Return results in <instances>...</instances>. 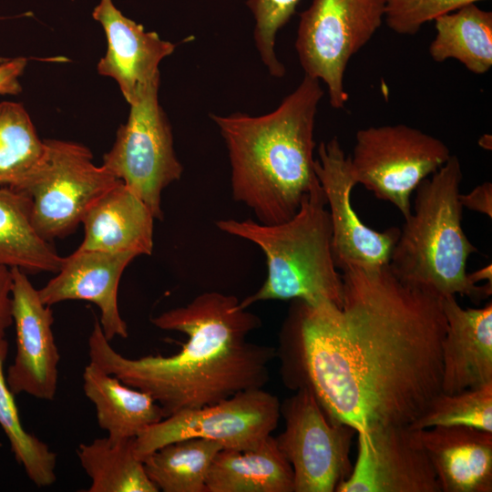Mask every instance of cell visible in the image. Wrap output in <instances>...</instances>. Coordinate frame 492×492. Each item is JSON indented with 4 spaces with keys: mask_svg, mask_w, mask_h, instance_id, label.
Masks as SVG:
<instances>
[{
    "mask_svg": "<svg viewBox=\"0 0 492 492\" xmlns=\"http://www.w3.org/2000/svg\"><path fill=\"white\" fill-rule=\"evenodd\" d=\"M343 271L341 307L292 300L281 334L287 387H308L330 420L356 433L410 425L441 392V298L388 265Z\"/></svg>",
    "mask_w": 492,
    "mask_h": 492,
    "instance_id": "cell-1",
    "label": "cell"
},
{
    "mask_svg": "<svg viewBox=\"0 0 492 492\" xmlns=\"http://www.w3.org/2000/svg\"><path fill=\"white\" fill-rule=\"evenodd\" d=\"M239 302L233 295L209 292L151 318L161 330L187 335L181 350L169 356H123L110 345L97 320L88 338L89 360L125 384L151 395L165 417L262 388L276 353L247 340L261 320L241 309Z\"/></svg>",
    "mask_w": 492,
    "mask_h": 492,
    "instance_id": "cell-2",
    "label": "cell"
},
{
    "mask_svg": "<svg viewBox=\"0 0 492 492\" xmlns=\"http://www.w3.org/2000/svg\"><path fill=\"white\" fill-rule=\"evenodd\" d=\"M323 95L320 81L304 75L268 114H210L228 150L232 198L251 210L257 221L288 220L319 184L314 124Z\"/></svg>",
    "mask_w": 492,
    "mask_h": 492,
    "instance_id": "cell-3",
    "label": "cell"
},
{
    "mask_svg": "<svg viewBox=\"0 0 492 492\" xmlns=\"http://www.w3.org/2000/svg\"><path fill=\"white\" fill-rule=\"evenodd\" d=\"M462 178L459 159L451 155L418 185L388 267L404 283L440 298L460 294L478 302L491 294L492 283L475 284L466 272L477 250L462 228Z\"/></svg>",
    "mask_w": 492,
    "mask_h": 492,
    "instance_id": "cell-4",
    "label": "cell"
},
{
    "mask_svg": "<svg viewBox=\"0 0 492 492\" xmlns=\"http://www.w3.org/2000/svg\"><path fill=\"white\" fill-rule=\"evenodd\" d=\"M216 226L255 243L266 258V279L256 292L239 302L241 309L269 300L341 307L342 274L333 260L331 219L320 183L288 220L264 224L251 219H228L218 220Z\"/></svg>",
    "mask_w": 492,
    "mask_h": 492,
    "instance_id": "cell-5",
    "label": "cell"
},
{
    "mask_svg": "<svg viewBox=\"0 0 492 492\" xmlns=\"http://www.w3.org/2000/svg\"><path fill=\"white\" fill-rule=\"evenodd\" d=\"M45 145L36 165L9 187L28 198L33 225L50 241L73 232L89 208L121 180L96 165L82 144L47 139Z\"/></svg>",
    "mask_w": 492,
    "mask_h": 492,
    "instance_id": "cell-6",
    "label": "cell"
},
{
    "mask_svg": "<svg viewBox=\"0 0 492 492\" xmlns=\"http://www.w3.org/2000/svg\"><path fill=\"white\" fill-rule=\"evenodd\" d=\"M385 0H313L300 14L295 49L304 75L325 84L331 106L348 100L344 73L380 28Z\"/></svg>",
    "mask_w": 492,
    "mask_h": 492,
    "instance_id": "cell-7",
    "label": "cell"
},
{
    "mask_svg": "<svg viewBox=\"0 0 492 492\" xmlns=\"http://www.w3.org/2000/svg\"><path fill=\"white\" fill-rule=\"evenodd\" d=\"M439 138L404 125L369 127L357 131L349 156L357 184L395 205L405 219L418 185L450 158Z\"/></svg>",
    "mask_w": 492,
    "mask_h": 492,
    "instance_id": "cell-8",
    "label": "cell"
},
{
    "mask_svg": "<svg viewBox=\"0 0 492 492\" xmlns=\"http://www.w3.org/2000/svg\"><path fill=\"white\" fill-rule=\"evenodd\" d=\"M159 82L129 104L128 120L120 125L102 165L163 219L162 191L183 173L171 126L159 101Z\"/></svg>",
    "mask_w": 492,
    "mask_h": 492,
    "instance_id": "cell-9",
    "label": "cell"
},
{
    "mask_svg": "<svg viewBox=\"0 0 492 492\" xmlns=\"http://www.w3.org/2000/svg\"><path fill=\"white\" fill-rule=\"evenodd\" d=\"M277 396L262 388L239 392L220 402L187 409L147 427L135 439L143 460L175 441L205 438L222 448L245 450L258 446L276 428L281 415Z\"/></svg>",
    "mask_w": 492,
    "mask_h": 492,
    "instance_id": "cell-10",
    "label": "cell"
},
{
    "mask_svg": "<svg viewBox=\"0 0 492 492\" xmlns=\"http://www.w3.org/2000/svg\"><path fill=\"white\" fill-rule=\"evenodd\" d=\"M285 429L275 437L291 464L294 492H333L352 471L351 442L356 430L333 422L308 387L296 389L280 407Z\"/></svg>",
    "mask_w": 492,
    "mask_h": 492,
    "instance_id": "cell-11",
    "label": "cell"
},
{
    "mask_svg": "<svg viewBox=\"0 0 492 492\" xmlns=\"http://www.w3.org/2000/svg\"><path fill=\"white\" fill-rule=\"evenodd\" d=\"M314 170L330 214L332 249L337 269L387 266L400 229L391 227L377 231L366 226L355 213L351 193L357 182L350 158L345 155L337 137L319 144Z\"/></svg>",
    "mask_w": 492,
    "mask_h": 492,
    "instance_id": "cell-12",
    "label": "cell"
},
{
    "mask_svg": "<svg viewBox=\"0 0 492 492\" xmlns=\"http://www.w3.org/2000/svg\"><path fill=\"white\" fill-rule=\"evenodd\" d=\"M356 434L355 465L336 492H441L417 430L385 425Z\"/></svg>",
    "mask_w": 492,
    "mask_h": 492,
    "instance_id": "cell-13",
    "label": "cell"
},
{
    "mask_svg": "<svg viewBox=\"0 0 492 492\" xmlns=\"http://www.w3.org/2000/svg\"><path fill=\"white\" fill-rule=\"evenodd\" d=\"M11 271L16 348L6 384L15 396L24 393L51 401L56 394L60 360L52 330V310L43 303L26 272L18 268Z\"/></svg>",
    "mask_w": 492,
    "mask_h": 492,
    "instance_id": "cell-14",
    "label": "cell"
},
{
    "mask_svg": "<svg viewBox=\"0 0 492 492\" xmlns=\"http://www.w3.org/2000/svg\"><path fill=\"white\" fill-rule=\"evenodd\" d=\"M132 252L112 253L77 249L64 257L58 272L38 294L47 306L81 300L94 303L100 311V326L109 342L127 338L128 326L120 315L118 290L127 266L136 258Z\"/></svg>",
    "mask_w": 492,
    "mask_h": 492,
    "instance_id": "cell-15",
    "label": "cell"
},
{
    "mask_svg": "<svg viewBox=\"0 0 492 492\" xmlns=\"http://www.w3.org/2000/svg\"><path fill=\"white\" fill-rule=\"evenodd\" d=\"M92 15L101 24L108 42L97 72L113 78L131 104L151 85L160 82L159 63L176 46L125 16L111 0H100Z\"/></svg>",
    "mask_w": 492,
    "mask_h": 492,
    "instance_id": "cell-16",
    "label": "cell"
},
{
    "mask_svg": "<svg viewBox=\"0 0 492 492\" xmlns=\"http://www.w3.org/2000/svg\"><path fill=\"white\" fill-rule=\"evenodd\" d=\"M446 329L441 343V392L457 393L492 383V303L463 308L441 298Z\"/></svg>",
    "mask_w": 492,
    "mask_h": 492,
    "instance_id": "cell-17",
    "label": "cell"
},
{
    "mask_svg": "<svg viewBox=\"0 0 492 492\" xmlns=\"http://www.w3.org/2000/svg\"><path fill=\"white\" fill-rule=\"evenodd\" d=\"M417 434L441 492L492 491V431L437 425Z\"/></svg>",
    "mask_w": 492,
    "mask_h": 492,
    "instance_id": "cell-18",
    "label": "cell"
},
{
    "mask_svg": "<svg viewBox=\"0 0 492 492\" xmlns=\"http://www.w3.org/2000/svg\"><path fill=\"white\" fill-rule=\"evenodd\" d=\"M154 220L142 200L119 181L84 216V237L77 249L151 255Z\"/></svg>",
    "mask_w": 492,
    "mask_h": 492,
    "instance_id": "cell-19",
    "label": "cell"
},
{
    "mask_svg": "<svg viewBox=\"0 0 492 492\" xmlns=\"http://www.w3.org/2000/svg\"><path fill=\"white\" fill-rule=\"evenodd\" d=\"M206 492H294L293 471L271 435L254 448L220 450Z\"/></svg>",
    "mask_w": 492,
    "mask_h": 492,
    "instance_id": "cell-20",
    "label": "cell"
},
{
    "mask_svg": "<svg viewBox=\"0 0 492 492\" xmlns=\"http://www.w3.org/2000/svg\"><path fill=\"white\" fill-rule=\"evenodd\" d=\"M83 390L95 405L97 425L112 438H135L165 417L151 395L90 361L83 372Z\"/></svg>",
    "mask_w": 492,
    "mask_h": 492,
    "instance_id": "cell-21",
    "label": "cell"
},
{
    "mask_svg": "<svg viewBox=\"0 0 492 492\" xmlns=\"http://www.w3.org/2000/svg\"><path fill=\"white\" fill-rule=\"evenodd\" d=\"M30 210L25 194L9 186L0 187V266L26 273H56L64 257L36 231Z\"/></svg>",
    "mask_w": 492,
    "mask_h": 492,
    "instance_id": "cell-22",
    "label": "cell"
},
{
    "mask_svg": "<svg viewBox=\"0 0 492 492\" xmlns=\"http://www.w3.org/2000/svg\"><path fill=\"white\" fill-rule=\"evenodd\" d=\"M436 36L429 55L437 63L453 58L481 75L492 66V12L476 3L435 20Z\"/></svg>",
    "mask_w": 492,
    "mask_h": 492,
    "instance_id": "cell-23",
    "label": "cell"
},
{
    "mask_svg": "<svg viewBox=\"0 0 492 492\" xmlns=\"http://www.w3.org/2000/svg\"><path fill=\"white\" fill-rule=\"evenodd\" d=\"M135 438H96L80 444L79 462L91 479L87 492H158L136 454Z\"/></svg>",
    "mask_w": 492,
    "mask_h": 492,
    "instance_id": "cell-24",
    "label": "cell"
},
{
    "mask_svg": "<svg viewBox=\"0 0 492 492\" xmlns=\"http://www.w3.org/2000/svg\"><path fill=\"white\" fill-rule=\"evenodd\" d=\"M221 449L212 440L187 438L155 450L142 461L159 491L206 492L210 467Z\"/></svg>",
    "mask_w": 492,
    "mask_h": 492,
    "instance_id": "cell-25",
    "label": "cell"
},
{
    "mask_svg": "<svg viewBox=\"0 0 492 492\" xmlns=\"http://www.w3.org/2000/svg\"><path fill=\"white\" fill-rule=\"evenodd\" d=\"M7 353L8 343L5 336L0 337V426L9 441L11 451L28 478L39 487H48L56 480V454L22 425L15 395L4 374Z\"/></svg>",
    "mask_w": 492,
    "mask_h": 492,
    "instance_id": "cell-26",
    "label": "cell"
},
{
    "mask_svg": "<svg viewBox=\"0 0 492 492\" xmlns=\"http://www.w3.org/2000/svg\"><path fill=\"white\" fill-rule=\"evenodd\" d=\"M45 146L22 104L0 103V187L12 186L27 174Z\"/></svg>",
    "mask_w": 492,
    "mask_h": 492,
    "instance_id": "cell-27",
    "label": "cell"
},
{
    "mask_svg": "<svg viewBox=\"0 0 492 492\" xmlns=\"http://www.w3.org/2000/svg\"><path fill=\"white\" fill-rule=\"evenodd\" d=\"M409 425L415 430L465 425L492 431V383L454 394L439 392Z\"/></svg>",
    "mask_w": 492,
    "mask_h": 492,
    "instance_id": "cell-28",
    "label": "cell"
},
{
    "mask_svg": "<svg viewBox=\"0 0 492 492\" xmlns=\"http://www.w3.org/2000/svg\"><path fill=\"white\" fill-rule=\"evenodd\" d=\"M301 0H247L255 26L254 44L259 56L273 77H282L286 69L275 51L276 36L295 12Z\"/></svg>",
    "mask_w": 492,
    "mask_h": 492,
    "instance_id": "cell-29",
    "label": "cell"
},
{
    "mask_svg": "<svg viewBox=\"0 0 492 492\" xmlns=\"http://www.w3.org/2000/svg\"><path fill=\"white\" fill-rule=\"evenodd\" d=\"M484 0H385L384 19L398 35H415L423 25L466 5Z\"/></svg>",
    "mask_w": 492,
    "mask_h": 492,
    "instance_id": "cell-30",
    "label": "cell"
},
{
    "mask_svg": "<svg viewBox=\"0 0 492 492\" xmlns=\"http://www.w3.org/2000/svg\"><path fill=\"white\" fill-rule=\"evenodd\" d=\"M27 65L25 57H15L0 63V95H17L22 87L19 82Z\"/></svg>",
    "mask_w": 492,
    "mask_h": 492,
    "instance_id": "cell-31",
    "label": "cell"
},
{
    "mask_svg": "<svg viewBox=\"0 0 492 492\" xmlns=\"http://www.w3.org/2000/svg\"><path fill=\"white\" fill-rule=\"evenodd\" d=\"M13 275L10 268L0 266V337L13 324L12 316Z\"/></svg>",
    "mask_w": 492,
    "mask_h": 492,
    "instance_id": "cell-32",
    "label": "cell"
},
{
    "mask_svg": "<svg viewBox=\"0 0 492 492\" xmlns=\"http://www.w3.org/2000/svg\"><path fill=\"white\" fill-rule=\"evenodd\" d=\"M462 207L492 217V184L485 181L467 194L459 195Z\"/></svg>",
    "mask_w": 492,
    "mask_h": 492,
    "instance_id": "cell-33",
    "label": "cell"
},
{
    "mask_svg": "<svg viewBox=\"0 0 492 492\" xmlns=\"http://www.w3.org/2000/svg\"><path fill=\"white\" fill-rule=\"evenodd\" d=\"M468 277L470 281L477 284L480 281L487 280L490 282H492V269L491 265L488 264L472 273H468Z\"/></svg>",
    "mask_w": 492,
    "mask_h": 492,
    "instance_id": "cell-34",
    "label": "cell"
}]
</instances>
